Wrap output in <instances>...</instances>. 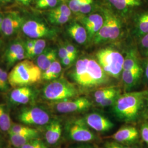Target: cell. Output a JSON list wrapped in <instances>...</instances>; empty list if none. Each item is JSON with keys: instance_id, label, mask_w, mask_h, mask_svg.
<instances>
[{"instance_id": "13", "label": "cell", "mask_w": 148, "mask_h": 148, "mask_svg": "<svg viewBox=\"0 0 148 148\" xmlns=\"http://www.w3.org/2000/svg\"><path fill=\"white\" fill-rule=\"evenodd\" d=\"M79 21L85 27L90 40H92L99 32L104 23L102 15L98 13L90 14L79 18Z\"/></svg>"}, {"instance_id": "28", "label": "cell", "mask_w": 148, "mask_h": 148, "mask_svg": "<svg viewBox=\"0 0 148 148\" xmlns=\"http://www.w3.org/2000/svg\"><path fill=\"white\" fill-rule=\"evenodd\" d=\"M34 40V45L27 59H32L37 57L45 51L46 47V41L42 38H37Z\"/></svg>"}, {"instance_id": "43", "label": "cell", "mask_w": 148, "mask_h": 148, "mask_svg": "<svg viewBox=\"0 0 148 148\" xmlns=\"http://www.w3.org/2000/svg\"><path fill=\"white\" fill-rule=\"evenodd\" d=\"M64 46L69 54L74 56V57H77L78 51L74 45H73L72 44H70V43H67V44L65 45Z\"/></svg>"}, {"instance_id": "39", "label": "cell", "mask_w": 148, "mask_h": 148, "mask_svg": "<svg viewBox=\"0 0 148 148\" xmlns=\"http://www.w3.org/2000/svg\"><path fill=\"white\" fill-rule=\"evenodd\" d=\"M34 40L32 38L27 40V41H25V42L24 43V47L25 50L27 59L28 58L30 54L32 53V50L34 47Z\"/></svg>"}, {"instance_id": "4", "label": "cell", "mask_w": 148, "mask_h": 148, "mask_svg": "<svg viewBox=\"0 0 148 148\" xmlns=\"http://www.w3.org/2000/svg\"><path fill=\"white\" fill-rule=\"evenodd\" d=\"M79 95L76 85L64 78L51 81L45 86L42 90L43 98L53 103L75 98Z\"/></svg>"}, {"instance_id": "50", "label": "cell", "mask_w": 148, "mask_h": 148, "mask_svg": "<svg viewBox=\"0 0 148 148\" xmlns=\"http://www.w3.org/2000/svg\"><path fill=\"white\" fill-rule=\"evenodd\" d=\"M2 70H3V69H2L1 68H0V77H1V73H2Z\"/></svg>"}, {"instance_id": "42", "label": "cell", "mask_w": 148, "mask_h": 148, "mask_svg": "<svg viewBox=\"0 0 148 148\" xmlns=\"http://www.w3.org/2000/svg\"><path fill=\"white\" fill-rule=\"evenodd\" d=\"M58 56L60 59L64 58L66 57H68V56H70L75 59H76V57H74V56L69 54V52H68V51L66 50V48L65 47V46H60L59 47Z\"/></svg>"}, {"instance_id": "11", "label": "cell", "mask_w": 148, "mask_h": 148, "mask_svg": "<svg viewBox=\"0 0 148 148\" xmlns=\"http://www.w3.org/2000/svg\"><path fill=\"white\" fill-rule=\"evenodd\" d=\"M83 119L88 127L98 132H107L114 127L111 120L98 112L88 114Z\"/></svg>"}, {"instance_id": "1", "label": "cell", "mask_w": 148, "mask_h": 148, "mask_svg": "<svg viewBox=\"0 0 148 148\" xmlns=\"http://www.w3.org/2000/svg\"><path fill=\"white\" fill-rule=\"evenodd\" d=\"M108 76L97 61L87 58L78 60L71 72L75 84L85 90L105 85L109 81Z\"/></svg>"}, {"instance_id": "31", "label": "cell", "mask_w": 148, "mask_h": 148, "mask_svg": "<svg viewBox=\"0 0 148 148\" xmlns=\"http://www.w3.org/2000/svg\"><path fill=\"white\" fill-rule=\"evenodd\" d=\"M49 21L55 25H63L68 22L70 19V16H64L62 14H55L48 12L47 14Z\"/></svg>"}, {"instance_id": "14", "label": "cell", "mask_w": 148, "mask_h": 148, "mask_svg": "<svg viewBox=\"0 0 148 148\" xmlns=\"http://www.w3.org/2000/svg\"><path fill=\"white\" fill-rule=\"evenodd\" d=\"M4 57L8 66L27 59L24 43L20 41L12 43L6 49Z\"/></svg>"}, {"instance_id": "2", "label": "cell", "mask_w": 148, "mask_h": 148, "mask_svg": "<svg viewBox=\"0 0 148 148\" xmlns=\"http://www.w3.org/2000/svg\"><path fill=\"white\" fill-rule=\"evenodd\" d=\"M148 96V90L127 92L119 95L112 106L114 115L117 119L125 122L137 121Z\"/></svg>"}, {"instance_id": "26", "label": "cell", "mask_w": 148, "mask_h": 148, "mask_svg": "<svg viewBox=\"0 0 148 148\" xmlns=\"http://www.w3.org/2000/svg\"><path fill=\"white\" fill-rule=\"evenodd\" d=\"M8 135L10 136V140L11 144L13 147L17 148H20L32 139L38 138L31 135L17 134L13 133L8 134Z\"/></svg>"}, {"instance_id": "23", "label": "cell", "mask_w": 148, "mask_h": 148, "mask_svg": "<svg viewBox=\"0 0 148 148\" xmlns=\"http://www.w3.org/2000/svg\"><path fill=\"white\" fill-rule=\"evenodd\" d=\"M120 92L119 89L114 87H106L97 90L94 93L95 101L96 104H98L110 97L120 95Z\"/></svg>"}, {"instance_id": "46", "label": "cell", "mask_w": 148, "mask_h": 148, "mask_svg": "<svg viewBox=\"0 0 148 148\" xmlns=\"http://www.w3.org/2000/svg\"><path fill=\"white\" fill-rule=\"evenodd\" d=\"M145 75L148 81V63L147 64V65L145 66Z\"/></svg>"}, {"instance_id": "15", "label": "cell", "mask_w": 148, "mask_h": 148, "mask_svg": "<svg viewBox=\"0 0 148 148\" xmlns=\"http://www.w3.org/2000/svg\"><path fill=\"white\" fill-rule=\"evenodd\" d=\"M108 138L122 144L133 143L138 140L139 132L137 129L132 126H124Z\"/></svg>"}, {"instance_id": "49", "label": "cell", "mask_w": 148, "mask_h": 148, "mask_svg": "<svg viewBox=\"0 0 148 148\" xmlns=\"http://www.w3.org/2000/svg\"><path fill=\"white\" fill-rule=\"evenodd\" d=\"M147 113H148V98H147Z\"/></svg>"}, {"instance_id": "41", "label": "cell", "mask_w": 148, "mask_h": 148, "mask_svg": "<svg viewBox=\"0 0 148 148\" xmlns=\"http://www.w3.org/2000/svg\"><path fill=\"white\" fill-rule=\"evenodd\" d=\"M104 148H134L127 146L125 144H122L115 141L107 142L104 144Z\"/></svg>"}, {"instance_id": "34", "label": "cell", "mask_w": 148, "mask_h": 148, "mask_svg": "<svg viewBox=\"0 0 148 148\" xmlns=\"http://www.w3.org/2000/svg\"><path fill=\"white\" fill-rule=\"evenodd\" d=\"M90 0H70L68 3L70 10L74 13H79L81 5Z\"/></svg>"}, {"instance_id": "9", "label": "cell", "mask_w": 148, "mask_h": 148, "mask_svg": "<svg viewBox=\"0 0 148 148\" xmlns=\"http://www.w3.org/2000/svg\"><path fill=\"white\" fill-rule=\"evenodd\" d=\"M21 30L26 36L32 39L51 38L56 35V32L52 28L42 21L35 19L24 21Z\"/></svg>"}, {"instance_id": "10", "label": "cell", "mask_w": 148, "mask_h": 148, "mask_svg": "<svg viewBox=\"0 0 148 148\" xmlns=\"http://www.w3.org/2000/svg\"><path fill=\"white\" fill-rule=\"evenodd\" d=\"M54 110L61 114L79 112L88 110L92 106L91 101L87 98L82 97L67 101L55 102Z\"/></svg>"}, {"instance_id": "40", "label": "cell", "mask_w": 148, "mask_h": 148, "mask_svg": "<svg viewBox=\"0 0 148 148\" xmlns=\"http://www.w3.org/2000/svg\"><path fill=\"white\" fill-rule=\"evenodd\" d=\"M140 133L143 140L148 145V123L147 122L142 124L140 128Z\"/></svg>"}, {"instance_id": "7", "label": "cell", "mask_w": 148, "mask_h": 148, "mask_svg": "<svg viewBox=\"0 0 148 148\" xmlns=\"http://www.w3.org/2000/svg\"><path fill=\"white\" fill-rule=\"evenodd\" d=\"M66 132L69 139L74 142L85 143L95 140L96 137L84 121L83 118L73 119L68 122Z\"/></svg>"}, {"instance_id": "17", "label": "cell", "mask_w": 148, "mask_h": 148, "mask_svg": "<svg viewBox=\"0 0 148 148\" xmlns=\"http://www.w3.org/2000/svg\"><path fill=\"white\" fill-rule=\"evenodd\" d=\"M62 126L57 120L51 121L48 124L45 132V139L48 144L54 145L58 143L62 136Z\"/></svg>"}, {"instance_id": "38", "label": "cell", "mask_w": 148, "mask_h": 148, "mask_svg": "<svg viewBox=\"0 0 148 148\" xmlns=\"http://www.w3.org/2000/svg\"><path fill=\"white\" fill-rule=\"evenodd\" d=\"M140 48L144 55L148 57V34L142 37L140 41Z\"/></svg>"}, {"instance_id": "5", "label": "cell", "mask_w": 148, "mask_h": 148, "mask_svg": "<svg viewBox=\"0 0 148 148\" xmlns=\"http://www.w3.org/2000/svg\"><path fill=\"white\" fill-rule=\"evenodd\" d=\"M95 57L109 76L119 79L121 76L125 57L119 51L112 48H104L96 53Z\"/></svg>"}, {"instance_id": "33", "label": "cell", "mask_w": 148, "mask_h": 148, "mask_svg": "<svg viewBox=\"0 0 148 148\" xmlns=\"http://www.w3.org/2000/svg\"><path fill=\"white\" fill-rule=\"evenodd\" d=\"M20 148H48L46 144L39 138L32 139Z\"/></svg>"}, {"instance_id": "18", "label": "cell", "mask_w": 148, "mask_h": 148, "mask_svg": "<svg viewBox=\"0 0 148 148\" xmlns=\"http://www.w3.org/2000/svg\"><path fill=\"white\" fill-rule=\"evenodd\" d=\"M58 55L56 49L53 48H46L45 51L36 57V64L40 69L44 71L51 64L56 60Z\"/></svg>"}, {"instance_id": "27", "label": "cell", "mask_w": 148, "mask_h": 148, "mask_svg": "<svg viewBox=\"0 0 148 148\" xmlns=\"http://www.w3.org/2000/svg\"><path fill=\"white\" fill-rule=\"evenodd\" d=\"M12 123L10 113L4 104H0V129L4 132H8Z\"/></svg>"}, {"instance_id": "3", "label": "cell", "mask_w": 148, "mask_h": 148, "mask_svg": "<svg viewBox=\"0 0 148 148\" xmlns=\"http://www.w3.org/2000/svg\"><path fill=\"white\" fill-rule=\"evenodd\" d=\"M42 71L30 59L18 62L8 74L9 85L13 88L29 86L42 79Z\"/></svg>"}, {"instance_id": "37", "label": "cell", "mask_w": 148, "mask_h": 148, "mask_svg": "<svg viewBox=\"0 0 148 148\" xmlns=\"http://www.w3.org/2000/svg\"><path fill=\"white\" fill-rule=\"evenodd\" d=\"M120 95H118L110 97L106 99V100L101 101V103L97 105L99 106H101V107H107V106H112L115 104V103L116 102L118 97Z\"/></svg>"}, {"instance_id": "25", "label": "cell", "mask_w": 148, "mask_h": 148, "mask_svg": "<svg viewBox=\"0 0 148 148\" xmlns=\"http://www.w3.org/2000/svg\"><path fill=\"white\" fill-rule=\"evenodd\" d=\"M140 67L135 51L133 49L129 51L125 57L123 70H132Z\"/></svg>"}, {"instance_id": "22", "label": "cell", "mask_w": 148, "mask_h": 148, "mask_svg": "<svg viewBox=\"0 0 148 148\" xmlns=\"http://www.w3.org/2000/svg\"><path fill=\"white\" fill-rule=\"evenodd\" d=\"M61 64L58 60H55L47 69L42 72V79L46 81H52L57 79L62 73Z\"/></svg>"}, {"instance_id": "21", "label": "cell", "mask_w": 148, "mask_h": 148, "mask_svg": "<svg viewBox=\"0 0 148 148\" xmlns=\"http://www.w3.org/2000/svg\"><path fill=\"white\" fill-rule=\"evenodd\" d=\"M116 10L126 13L134 7L141 5L140 0H108Z\"/></svg>"}, {"instance_id": "47", "label": "cell", "mask_w": 148, "mask_h": 148, "mask_svg": "<svg viewBox=\"0 0 148 148\" xmlns=\"http://www.w3.org/2000/svg\"><path fill=\"white\" fill-rule=\"evenodd\" d=\"M74 148H90V147L87 146V145H79L77 146L76 147Z\"/></svg>"}, {"instance_id": "36", "label": "cell", "mask_w": 148, "mask_h": 148, "mask_svg": "<svg viewBox=\"0 0 148 148\" xmlns=\"http://www.w3.org/2000/svg\"><path fill=\"white\" fill-rule=\"evenodd\" d=\"M94 8V1L90 0L81 5L79 8V13L82 14H87L90 13Z\"/></svg>"}, {"instance_id": "45", "label": "cell", "mask_w": 148, "mask_h": 148, "mask_svg": "<svg viewBox=\"0 0 148 148\" xmlns=\"http://www.w3.org/2000/svg\"><path fill=\"white\" fill-rule=\"evenodd\" d=\"M18 2L24 5H29L33 0H16Z\"/></svg>"}, {"instance_id": "44", "label": "cell", "mask_w": 148, "mask_h": 148, "mask_svg": "<svg viewBox=\"0 0 148 148\" xmlns=\"http://www.w3.org/2000/svg\"><path fill=\"white\" fill-rule=\"evenodd\" d=\"M75 60V59L73 57H71L70 56H68V57H66L62 59L61 63L64 66H67L72 63Z\"/></svg>"}, {"instance_id": "12", "label": "cell", "mask_w": 148, "mask_h": 148, "mask_svg": "<svg viewBox=\"0 0 148 148\" xmlns=\"http://www.w3.org/2000/svg\"><path fill=\"white\" fill-rule=\"evenodd\" d=\"M25 21L24 18L18 12H13L7 14L4 18L1 27V32L6 36L16 34Z\"/></svg>"}, {"instance_id": "30", "label": "cell", "mask_w": 148, "mask_h": 148, "mask_svg": "<svg viewBox=\"0 0 148 148\" xmlns=\"http://www.w3.org/2000/svg\"><path fill=\"white\" fill-rule=\"evenodd\" d=\"M34 2L38 9L51 10L60 4V0H34Z\"/></svg>"}, {"instance_id": "19", "label": "cell", "mask_w": 148, "mask_h": 148, "mask_svg": "<svg viewBox=\"0 0 148 148\" xmlns=\"http://www.w3.org/2000/svg\"><path fill=\"white\" fill-rule=\"evenodd\" d=\"M142 68L132 70H122L121 77L124 87L126 90L132 89L137 84L142 74Z\"/></svg>"}, {"instance_id": "48", "label": "cell", "mask_w": 148, "mask_h": 148, "mask_svg": "<svg viewBox=\"0 0 148 148\" xmlns=\"http://www.w3.org/2000/svg\"><path fill=\"white\" fill-rule=\"evenodd\" d=\"M12 0H0V2H3V3H8L11 2Z\"/></svg>"}, {"instance_id": "32", "label": "cell", "mask_w": 148, "mask_h": 148, "mask_svg": "<svg viewBox=\"0 0 148 148\" xmlns=\"http://www.w3.org/2000/svg\"><path fill=\"white\" fill-rule=\"evenodd\" d=\"M49 12L55 14H62L64 16H68L70 17L71 16L72 14V12L70 10L68 5L65 3L59 4L55 8L50 10V11Z\"/></svg>"}, {"instance_id": "8", "label": "cell", "mask_w": 148, "mask_h": 148, "mask_svg": "<svg viewBox=\"0 0 148 148\" xmlns=\"http://www.w3.org/2000/svg\"><path fill=\"white\" fill-rule=\"evenodd\" d=\"M17 119L22 124L27 126H44L51 121L47 111L37 106L23 109L18 114Z\"/></svg>"}, {"instance_id": "29", "label": "cell", "mask_w": 148, "mask_h": 148, "mask_svg": "<svg viewBox=\"0 0 148 148\" xmlns=\"http://www.w3.org/2000/svg\"><path fill=\"white\" fill-rule=\"evenodd\" d=\"M138 34L144 36L148 34V14H144L139 16L137 23Z\"/></svg>"}, {"instance_id": "35", "label": "cell", "mask_w": 148, "mask_h": 148, "mask_svg": "<svg viewBox=\"0 0 148 148\" xmlns=\"http://www.w3.org/2000/svg\"><path fill=\"white\" fill-rule=\"evenodd\" d=\"M8 74L5 70H2L0 77V90L5 91L8 88Z\"/></svg>"}, {"instance_id": "24", "label": "cell", "mask_w": 148, "mask_h": 148, "mask_svg": "<svg viewBox=\"0 0 148 148\" xmlns=\"http://www.w3.org/2000/svg\"><path fill=\"white\" fill-rule=\"evenodd\" d=\"M8 134H25L31 135L39 137V133L37 130L29 127L24 124L12 123L10 130L8 132Z\"/></svg>"}, {"instance_id": "6", "label": "cell", "mask_w": 148, "mask_h": 148, "mask_svg": "<svg viewBox=\"0 0 148 148\" xmlns=\"http://www.w3.org/2000/svg\"><path fill=\"white\" fill-rule=\"evenodd\" d=\"M102 13L104 23L99 32L93 39L95 44L115 41L119 38L121 33V22L119 18L107 8H103Z\"/></svg>"}, {"instance_id": "16", "label": "cell", "mask_w": 148, "mask_h": 148, "mask_svg": "<svg viewBox=\"0 0 148 148\" xmlns=\"http://www.w3.org/2000/svg\"><path fill=\"white\" fill-rule=\"evenodd\" d=\"M34 90L29 86L15 88L10 94L11 101L18 104H27L33 99Z\"/></svg>"}, {"instance_id": "20", "label": "cell", "mask_w": 148, "mask_h": 148, "mask_svg": "<svg viewBox=\"0 0 148 148\" xmlns=\"http://www.w3.org/2000/svg\"><path fill=\"white\" fill-rule=\"evenodd\" d=\"M68 33L75 42L82 45L87 41L88 38L87 32L82 25L77 22H74L69 25L68 29Z\"/></svg>"}]
</instances>
